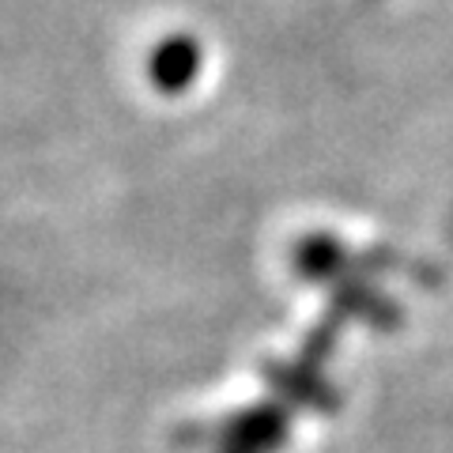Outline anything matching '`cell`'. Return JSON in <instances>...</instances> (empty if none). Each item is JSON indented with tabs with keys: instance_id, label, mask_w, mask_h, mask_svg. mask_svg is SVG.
I'll list each match as a JSON object with an SVG mask.
<instances>
[{
	"instance_id": "obj_1",
	"label": "cell",
	"mask_w": 453,
	"mask_h": 453,
	"mask_svg": "<svg viewBox=\"0 0 453 453\" xmlns=\"http://www.w3.org/2000/svg\"><path fill=\"white\" fill-rule=\"evenodd\" d=\"M291 438V416L288 408L273 401L253 404L246 412H234L223 423L216 453H280Z\"/></svg>"
},
{
	"instance_id": "obj_2",
	"label": "cell",
	"mask_w": 453,
	"mask_h": 453,
	"mask_svg": "<svg viewBox=\"0 0 453 453\" xmlns=\"http://www.w3.org/2000/svg\"><path fill=\"white\" fill-rule=\"evenodd\" d=\"M204 73V46L193 35H170L148 53V80L163 95H186Z\"/></svg>"
},
{
	"instance_id": "obj_3",
	"label": "cell",
	"mask_w": 453,
	"mask_h": 453,
	"mask_svg": "<svg viewBox=\"0 0 453 453\" xmlns=\"http://www.w3.org/2000/svg\"><path fill=\"white\" fill-rule=\"evenodd\" d=\"M268 381L283 393L291 396L295 404L303 408H314V412H333V408L340 404L336 401V389L329 386V381L321 378V371L314 363H295V366H268Z\"/></svg>"
}]
</instances>
